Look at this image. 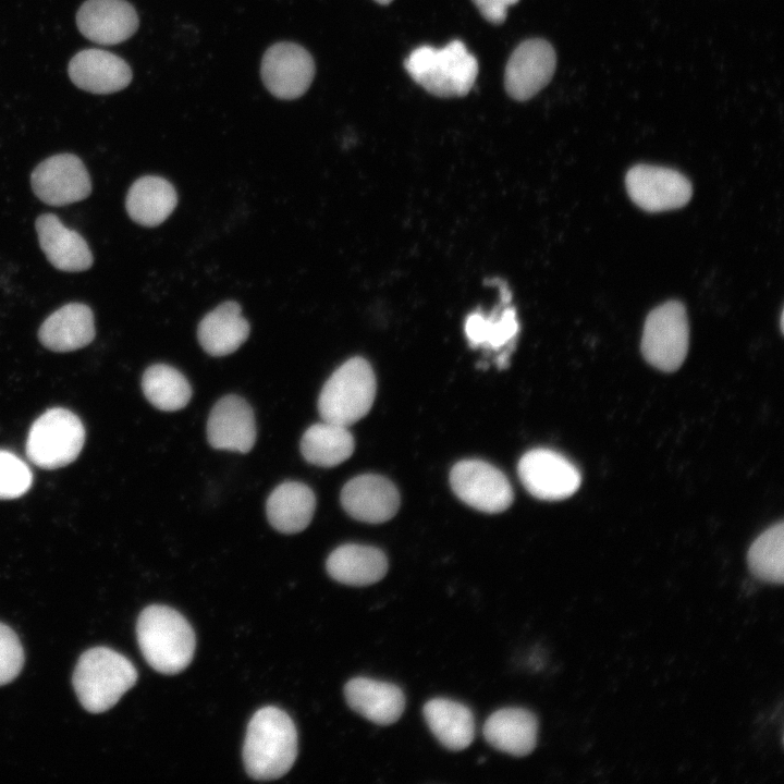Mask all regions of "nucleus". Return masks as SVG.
<instances>
[{
	"label": "nucleus",
	"mask_w": 784,
	"mask_h": 784,
	"mask_svg": "<svg viewBox=\"0 0 784 784\" xmlns=\"http://www.w3.org/2000/svg\"><path fill=\"white\" fill-rule=\"evenodd\" d=\"M747 561L759 579L782 584L784 579V524L780 522L764 530L750 546Z\"/></svg>",
	"instance_id": "c756f323"
},
{
	"label": "nucleus",
	"mask_w": 784,
	"mask_h": 784,
	"mask_svg": "<svg viewBox=\"0 0 784 784\" xmlns=\"http://www.w3.org/2000/svg\"><path fill=\"white\" fill-rule=\"evenodd\" d=\"M347 705L378 725L395 723L405 709V695L395 684L369 677H355L344 686Z\"/></svg>",
	"instance_id": "a211bd4d"
},
{
	"label": "nucleus",
	"mask_w": 784,
	"mask_h": 784,
	"mask_svg": "<svg viewBox=\"0 0 784 784\" xmlns=\"http://www.w3.org/2000/svg\"><path fill=\"white\" fill-rule=\"evenodd\" d=\"M429 730L450 750L467 748L475 737V719L465 705L445 698L429 700L422 709Z\"/></svg>",
	"instance_id": "393cba45"
},
{
	"label": "nucleus",
	"mask_w": 784,
	"mask_h": 784,
	"mask_svg": "<svg viewBox=\"0 0 784 784\" xmlns=\"http://www.w3.org/2000/svg\"><path fill=\"white\" fill-rule=\"evenodd\" d=\"M555 66L556 54L550 42L540 38L522 42L505 68L507 94L518 101L530 99L549 84Z\"/></svg>",
	"instance_id": "ddd939ff"
},
{
	"label": "nucleus",
	"mask_w": 784,
	"mask_h": 784,
	"mask_svg": "<svg viewBox=\"0 0 784 784\" xmlns=\"http://www.w3.org/2000/svg\"><path fill=\"white\" fill-rule=\"evenodd\" d=\"M177 195L172 184L161 176L145 175L130 187L125 208L133 221L144 226L162 223L174 210Z\"/></svg>",
	"instance_id": "a878e982"
},
{
	"label": "nucleus",
	"mask_w": 784,
	"mask_h": 784,
	"mask_svg": "<svg viewBox=\"0 0 784 784\" xmlns=\"http://www.w3.org/2000/svg\"><path fill=\"white\" fill-rule=\"evenodd\" d=\"M142 389L148 402L164 412L182 409L192 397V388L184 375L166 364H156L145 370Z\"/></svg>",
	"instance_id": "cd10ccee"
},
{
	"label": "nucleus",
	"mask_w": 784,
	"mask_h": 784,
	"mask_svg": "<svg viewBox=\"0 0 784 784\" xmlns=\"http://www.w3.org/2000/svg\"><path fill=\"white\" fill-rule=\"evenodd\" d=\"M517 473L525 489L546 501L571 497L581 481L578 469L566 457L549 449H534L524 454Z\"/></svg>",
	"instance_id": "1a4fd4ad"
},
{
	"label": "nucleus",
	"mask_w": 784,
	"mask_h": 784,
	"mask_svg": "<svg viewBox=\"0 0 784 784\" xmlns=\"http://www.w3.org/2000/svg\"><path fill=\"white\" fill-rule=\"evenodd\" d=\"M85 441L79 418L65 408H50L32 425L26 440V455L36 466L56 469L72 463Z\"/></svg>",
	"instance_id": "423d86ee"
},
{
	"label": "nucleus",
	"mask_w": 784,
	"mask_h": 784,
	"mask_svg": "<svg viewBox=\"0 0 784 784\" xmlns=\"http://www.w3.org/2000/svg\"><path fill=\"white\" fill-rule=\"evenodd\" d=\"M35 195L45 204L65 206L89 196L91 182L83 161L72 154H59L40 162L30 176Z\"/></svg>",
	"instance_id": "9b49d317"
},
{
	"label": "nucleus",
	"mask_w": 784,
	"mask_h": 784,
	"mask_svg": "<svg viewBox=\"0 0 784 784\" xmlns=\"http://www.w3.org/2000/svg\"><path fill=\"white\" fill-rule=\"evenodd\" d=\"M375 1H377V2L380 3V4H388V3H390V2L393 1V0H375Z\"/></svg>",
	"instance_id": "72a5a7b5"
},
{
	"label": "nucleus",
	"mask_w": 784,
	"mask_h": 784,
	"mask_svg": "<svg viewBox=\"0 0 784 784\" xmlns=\"http://www.w3.org/2000/svg\"><path fill=\"white\" fill-rule=\"evenodd\" d=\"M297 755V733L292 719L281 709L265 707L250 719L243 761L255 780H275L293 765Z\"/></svg>",
	"instance_id": "f257e3e1"
},
{
	"label": "nucleus",
	"mask_w": 784,
	"mask_h": 784,
	"mask_svg": "<svg viewBox=\"0 0 784 784\" xmlns=\"http://www.w3.org/2000/svg\"><path fill=\"white\" fill-rule=\"evenodd\" d=\"M207 439L218 450L250 451L256 441V422L250 405L238 395L221 397L209 414Z\"/></svg>",
	"instance_id": "2eb2a0df"
},
{
	"label": "nucleus",
	"mask_w": 784,
	"mask_h": 784,
	"mask_svg": "<svg viewBox=\"0 0 784 784\" xmlns=\"http://www.w3.org/2000/svg\"><path fill=\"white\" fill-rule=\"evenodd\" d=\"M482 16L493 23H502L507 14V9L517 3L518 0H473Z\"/></svg>",
	"instance_id": "473e14b6"
},
{
	"label": "nucleus",
	"mask_w": 784,
	"mask_h": 784,
	"mask_svg": "<svg viewBox=\"0 0 784 784\" xmlns=\"http://www.w3.org/2000/svg\"><path fill=\"white\" fill-rule=\"evenodd\" d=\"M466 338L473 347L488 346L498 350L507 345L518 332L515 309L502 310L486 316L481 311L471 313L465 320Z\"/></svg>",
	"instance_id": "c85d7f7f"
},
{
	"label": "nucleus",
	"mask_w": 784,
	"mask_h": 784,
	"mask_svg": "<svg viewBox=\"0 0 784 784\" xmlns=\"http://www.w3.org/2000/svg\"><path fill=\"white\" fill-rule=\"evenodd\" d=\"M136 635L145 660L160 673H180L193 659L194 630L186 618L170 607L145 608L137 620Z\"/></svg>",
	"instance_id": "f03ea898"
},
{
	"label": "nucleus",
	"mask_w": 784,
	"mask_h": 784,
	"mask_svg": "<svg viewBox=\"0 0 784 784\" xmlns=\"http://www.w3.org/2000/svg\"><path fill=\"white\" fill-rule=\"evenodd\" d=\"M632 200L649 212L673 210L685 206L693 193L690 182L678 171L650 164H637L626 174Z\"/></svg>",
	"instance_id": "9d476101"
},
{
	"label": "nucleus",
	"mask_w": 784,
	"mask_h": 784,
	"mask_svg": "<svg viewBox=\"0 0 784 784\" xmlns=\"http://www.w3.org/2000/svg\"><path fill=\"white\" fill-rule=\"evenodd\" d=\"M35 228L39 245L54 268L78 272L91 267L93 254L86 241L76 231L66 228L56 215L39 216Z\"/></svg>",
	"instance_id": "6ab92c4d"
},
{
	"label": "nucleus",
	"mask_w": 784,
	"mask_h": 784,
	"mask_svg": "<svg viewBox=\"0 0 784 784\" xmlns=\"http://www.w3.org/2000/svg\"><path fill=\"white\" fill-rule=\"evenodd\" d=\"M261 78L277 98L291 100L301 97L315 76V62L310 53L294 42L271 46L261 61Z\"/></svg>",
	"instance_id": "f8f14e48"
},
{
	"label": "nucleus",
	"mask_w": 784,
	"mask_h": 784,
	"mask_svg": "<svg viewBox=\"0 0 784 784\" xmlns=\"http://www.w3.org/2000/svg\"><path fill=\"white\" fill-rule=\"evenodd\" d=\"M377 383L370 364L363 357L343 363L329 377L318 397L322 420L348 427L370 411Z\"/></svg>",
	"instance_id": "39448f33"
},
{
	"label": "nucleus",
	"mask_w": 784,
	"mask_h": 784,
	"mask_svg": "<svg viewBox=\"0 0 784 784\" xmlns=\"http://www.w3.org/2000/svg\"><path fill=\"white\" fill-rule=\"evenodd\" d=\"M328 574L350 586H367L382 579L388 571L385 554L378 548L346 543L331 552L326 562Z\"/></svg>",
	"instance_id": "5701e85b"
},
{
	"label": "nucleus",
	"mask_w": 784,
	"mask_h": 784,
	"mask_svg": "<svg viewBox=\"0 0 784 784\" xmlns=\"http://www.w3.org/2000/svg\"><path fill=\"white\" fill-rule=\"evenodd\" d=\"M316 507L313 490L299 481H285L269 495L266 503L270 525L283 534H296L310 523Z\"/></svg>",
	"instance_id": "b1692460"
},
{
	"label": "nucleus",
	"mask_w": 784,
	"mask_h": 784,
	"mask_svg": "<svg viewBox=\"0 0 784 784\" xmlns=\"http://www.w3.org/2000/svg\"><path fill=\"white\" fill-rule=\"evenodd\" d=\"M689 327L684 305L669 301L652 309L646 318L641 338L644 358L665 372L678 369L688 351Z\"/></svg>",
	"instance_id": "0eeeda50"
},
{
	"label": "nucleus",
	"mask_w": 784,
	"mask_h": 784,
	"mask_svg": "<svg viewBox=\"0 0 784 784\" xmlns=\"http://www.w3.org/2000/svg\"><path fill=\"white\" fill-rule=\"evenodd\" d=\"M340 497L345 512L364 523L387 522L400 507L396 487L389 479L375 474L354 477L344 485Z\"/></svg>",
	"instance_id": "4468645a"
},
{
	"label": "nucleus",
	"mask_w": 784,
	"mask_h": 784,
	"mask_svg": "<svg viewBox=\"0 0 784 784\" xmlns=\"http://www.w3.org/2000/svg\"><path fill=\"white\" fill-rule=\"evenodd\" d=\"M71 81L93 94H111L125 88L132 81L128 64L119 56L101 49L77 52L69 63Z\"/></svg>",
	"instance_id": "f3484780"
},
{
	"label": "nucleus",
	"mask_w": 784,
	"mask_h": 784,
	"mask_svg": "<svg viewBox=\"0 0 784 784\" xmlns=\"http://www.w3.org/2000/svg\"><path fill=\"white\" fill-rule=\"evenodd\" d=\"M404 66L428 93L444 98L467 95L478 75V61L461 40L442 48L420 46L406 58Z\"/></svg>",
	"instance_id": "20e7f679"
},
{
	"label": "nucleus",
	"mask_w": 784,
	"mask_h": 784,
	"mask_svg": "<svg viewBox=\"0 0 784 784\" xmlns=\"http://www.w3.org/2000/svg\"><path fill=\"white\" fill-rule=\"evenodd\" d=\"M33 482L29 467L15 454L0 450V500L15 499L28 491Z\"/></svg>",
	"instance_id": "7c9ffc66"
},
{
	"label": "nucleus",
	"mask_w": 784,
	"mask_h": 784,
	"mask_svg": "<svg viewBox=\"0 0 784 784\" xmlns=\"http://www.w3.org/2000/svg\"><path fill=\"white\" fill-rule=\"evenodd\" d=\"M483 736L493 748L516 757L530 754L537 744L538 720L524 708H503L485 722Z\"/></svg>",
	"instance_id": "412c9836"
},
{
	"label": "nucleus",
	"mask_w": 784,
	"mask_h": 784,
	"mask_svg": "<svg viewBox=\"0 0 784 784\" xmlns=\"http://www.w3.org/2000/svg\"><path fill=\"white\" fill-rule=\"evenodd\" d=\"M454 493L467 505L485 512L500 513L513 502V490L505 475L480 460L456 463L450 474Z\"/></svg>",
	"instance_id": "6e6552de"
},
{
	"label": "nucleus",
	"mask_w": 784,
	"mask_h": 784,
	"mask_svg": "<svg viewBox=\"0 0 784 784\" xmlns=\"http://www.w3.org/2000/svg\"><path fill=\"white\" fill-rule=\"evenodd\" d=\"M38 338L45 347L53 352L82 348L95 338L94 314L85 304H66L42 322Z\"/></svg>",
	"instance_id": "aec40b11"
},
{
	"label": "nucleus",
	"mask_w": 784,
	"mask_h": 784,
	"mask_svg": "<svg viewBox=\"0 0 784 784\" xmlns=\"http://www.w3.org/2000/svg\"><path fill=\"white\" fill-rule=\"evenodd\" d=\"M136 681L137 672L132 662L107 647L85 651L72 677L81 705L91 713L112 708Z\"/></svg>",
	"instance_id": "7ed1b4c3"
},
{
	"label": "nucleus",
	"mask_w": 784,
	"mask_h": 784,
	"mask_svg": "<svg viewBox=\"0 0 784 784\" xmlns=\"http://www.w3.org/2000/svg\"><path fill=\"white\" fill-rule=\"evenodd\" d=\"M79 32L99 45H117L138 27L135 9L125 0H87L76 14Z\"/></svg>",
	"instance_id": "dca6fc26"
},
{
	"label": "nucleus",
	"mask_w": 784,
	"mask_h": 784,
	"mask_svg": "<svg viewBox=\"0 0 784 784\" xmlns=\"http://www.w3.org/2000/svg\"><path fill=\"white\" fill-rule=\"evenodd\" d=\"M249 331V323L242 316L241 306L228 301L200 320L197 338L206 353L221 357L235 352L247 340Z\"/></svg>",
	"instance_id": "4be33fe9"
},
{
	"label": "nucleus",
	"mask_w": 784,
	"mask_h": 784,
	"mask_svg": "<svg viewBox=\"0 0 784 784\" xmlns=\"http://www.w3.org/2000/svg\"><path fill=\"white\" fill-rule=\"evenodd\" d=\"M355 441L347 427L322 420L303 434L299 449L303 457L319 467H334L354 452Z\"/></svg>",
	"instance_id": "bb28decb"
},
{
	"label": "nucleus",
	"mask_w": 784,
	"mask_h": 784,
	"mask_svg": "<svg viewBox=\"0 0 784 784\" xmlns=\"http://www.w3.org/2000/svg\"><path fill=\"white\" fill-rule=\"evenodd\" d=\"M24 650L14 630L0 623V686L12 682L24 665Z\"/></svg>",
	"instance_id": "2f4dec72"
}]
</instances>
